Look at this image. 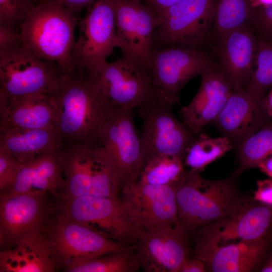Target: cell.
I'll use <instances>...</instances> for the list:
<instances>
[{"label":"cell","instance_id":"obj_31","mask_svg":"<svg viewBox=\"0 0 272 272\" xmlns=\"http://www.w3.org/2000/svg\"><path fill=\"white\" fill-rule=\"evenodd\" d=\"M257 40L252 70L244 89L263 99L267 90L272 88V43L257 36Z\"/></svg>","mask_w":272,"mask_h":272},{"label":"cell","instance_id":"obj_28","mask_svg":"<svg viewBox=\"0 0 272 272\" xmlns=\"http://www.w3.org/2000/svg\"><path fill=\"white\" fill-rule=\"evenodd\" d=\"M234 149L224 136L213 138L199 133L187 150L184 159L191 170L201 172L212 162Z\"/></svg>","mask_w":272,"mask_h":272},{"label":"cell","instance_id":"obj_12","mask_svg":"<svg viewBox=\"0 0 272 272\" xmlns=\"http://www.w3.org/2000/svg\"><path fill=\"white\" fill-rule=\"evenodd\" d=\"M79 37L72 54L74 68L89 71L106 62L116 47L113 0H96L78 23Z\"/></svg>","mask_w":272,"mask_h":272},{"label":"cell","instance_id":"obj_38","mask_svg":"<svg viewBox=\"0 0 272 272\" xmlns=\"http://www.w3.org/2000/svg\"><path fill=\"white\" fill-rule=\"evenodd\" d=\"M20 33L15 28L0 26V49L11 46L21 42Z\"/></svg>","mask_w":272,"mask_h":272},{"label":"cell","instance_id":"obj_11","mask_svg":"<svg viewBox=\"0 0 272 272\" xmlns=\"http://www.w3.org/2000/svg\"><path fill=\"white\" fill-rule=\"evenodd\" d=\"M86 72L114 106L138 108L155 93L148 66L124 54L115 61H106Z\"/></svg>","mask_w":272,"mask_h":272},{"label":"cell","instance_id":"obj_27","mask_svg":"<svg viewBox=\"0 0 272 272\" xmlns=\"http://www.w3.org/2000/svg\"><path fill=\"white\" fill-rule=\"evenodd\" d=\"M251 9L250 0H215L213 45L249 24Z\"/></svg>","mask_w":272,"mask_h":272},{"label":"cell","instance_id":"obj_22","mask_svg":"<svg viewBox=\"0 0 272 272\" xmlns=\"http://www.w3.org/2000/svg\"><path fill=\"white\" fill-rule=\"evenodd\" d=\"M57 109L48 94L0 95V127L22 129L56 128Z\"/></svg>","mask_w":272,"mask_h":272},{"label":"cell","instance_id":"obj_18","mask_svg":"<svg viewBox=\"0 0 272 272\" xmlns=\"http://www.w3.org/2000/svg\"><path fill=\"white\" fill-rule=\"evenodd\" d=\"M46 194L0 195V243L9 249L24 239L42 232Z\"/></svg>","mask_w":272,"mask_h":272},{"label":"cell","instance_id":"obj_17","mask_svg":"<svg viewBox=\"0 0 272 272\" xmlns=\"http://www.w3.org/2000/svg\"><path fill=\"white\" fill-rule=\"evenodd\" d=\"M188 236L170 226L140 231L134 252L141 268L146 272H179L189 258Z\"/></svg>","mask_w":272,"mask_h":272},{"label":"cell","instance_id":"obj_14","mask_svg":"<svg viewBox=\"0 0 272 272\" xmlns=\"http://www.w3.org/2000/svg\"><path fill=\"white\" fill-rule=\"evenodd\" d=\"M132 110L114 106L101 133V145L113 162L122 187L137 181L144 166Z\"/></svg>","mask_w":272,"mask_h":272},{"label":"cell","instance_id":"obj_26","mask_svg":"<svg viewBox=\"0 0 272 272\" xmlns=\"http://www.w3.org/2000/svg\"><path fill=\"white\" fill-rule=\"evenodd\" d=\"M61 146L56 128L22 129L0 127V150L22 164L43 154L58 150Z\"/></svg>","mask_w":272,"mask_h":272},{"label":"cell","instance_id":"obj_21","mask_svg":"<svg viewBox=\"0 0 272 272\" xmlns=\"http://www.w3.org/2000/svg\"><path fill=\"white\" fill-rule=\"evenodd\" d=\"M201 76V84L196 94L179 112L182 121L196 133L214 122L234 91L215 65Z\"/></svg>","mask_w":272,"mask_h":272},{"label":"cell","instance_id":"obj_19","mask_svg":"<svg viewBox=\"0 0 272 272\" xmlns=\"http://www.w3.org/2000/svg\"><path fill=\"white\" fill-rule=\"evenodd\" d=\"M271 120L264 98L258 99L243 89L233 91L213 123L237 150L244 140Z\"/></svg>","mask_w":272,"mask_h":272},{"label":"cell","instance_id":"obj_36","mask_svg":"<svg viewBox=\"0 0 272 272\" xmlns=\"http://www.w3.org/2000/svg\"><path fill=\"white\" fill-rule=\"evenodd\" d=\"M253 200L272 207V179L257 181V188L254 192Z\"/></svg>","mask_w":272,"mask_h":272},{"label":"cell","instance_id":"obj_30","mask_svg":"<svg viewBox=\"0 0 272 272\" xmlns=\"http://www.w3.org/2000/svg\"><path fill=\"white\" fill-rule=\"evenodd\" d=\"M239 165L236 174L257 167L259 163L272 155V120L249 136L237 150Z\"/></svg>","mask_w":272,"mask_h":272},{"label":"cell","instance_id":"obj_43","mask_svg":"<svg viewBox=\"0 0 272 272\" xmlns=\"http://www.w3.org/2000/svg\"><path fill=\"white\" fill-rule=\"evenodd\" d=\"M252 7L266 6L272 5V0H250Z\"/></svg>","mask_w":272,"mask_h":272},{"label":"cell","instance_id":"obj_7","mask_svg":"<svg viewBox=\"0 0 272 272\" xmlns=\"http://www.w3.org/2000/svg\"><path fill=\"white\" fill-rule=\"evenodd\" d=\"M64 73L56 63L40 59L22 41L0 49V95L50 94Z\"/></svg>","mask_w":272,"mask_h":272},{"label":"cell","instance_id":"obj_2","mask_svg":"<svg viewBox=\"0 0 272 272\" xmlns=\"http://www.w3.org/2000/svg\"><path fill=\"white\" fill-rule=\"evenodd\" d=\"M78 17L52 2L40 1L20 26L23 44L37 57L57 64L64 73L73 70L72 54L76 41Z\"/></svg>","mask_w":272,"mask_h":272},{"label":"cell","instance_id":"obj_10","mask_svg":"<svg viewBox=\"0 0 272 272\" xmlns=\"http://www.w3.org/2000/svg\"><path fill=\"white\" fill-rule=\"evenodd\" d=\"M61 199L59 215L123 244L135 245L140 231L129 220L120 198L84 196Z\"/></svg>","mask_w":272,"mask_h":272},{"label":"cell","instance_id":"obj_29","mask_svg":"<svg viewBox=\"0 0 272 272\" xmlns=\"http://www.w3.org/2000/svg\"><path fill=\"white\" fill-rule=\"evenodd\" d=\"M183 161L171 155L156 157L145 163L138 181L152 185H173L179 181L185 173Z\"/></svg>","mask_w":272,"mask_h":272},{"label":"cell","instance_id":"obj_42","mask_svg":"<svg viewBox=\"0 0 272 272\" xmlns=\"http://www.w3.org/2000/svg\"><path fill=\"white\" fill-rule=\"evenodd\" d=\"M264 104L269 116L272 118V88L264 97Z\"/></svg>","mask_w":272,"mask_h":272},{"label":"cell","instance_id":"obj_39","mask_svg":"<svg viewBox=\"0 0 272 272\" xmlns=\"http://www.w3.org/2000/svg\"><path fill=\"white\" fill-rule=\"evenodd\" d=\"M160 17L165 11L180 0H139Z\"/></svg>","mask_w":272,"mask_h":272},{"label":"cell","instance_id":"obj_32","mask_svg":"<svg viewBox=\"0 0 272 272\" xmlns=\"http://www.w3.org/2000/svg\"><path fill=\"white\" fill-rule=\"evenodd\" d=\"M135 247L95 257L65 269L68 272H134L141 268Z\"/></svg>","mask_w":272,"mask_h":272},{"label":"cell","instance_id":"obj_8","mask_svg":"<svg viewBox=\"0 0 272 272\" xmlns=\"http://www.w3.org/2000/svg\"><path fill=\"white\" fill-rule=\"evenodd\" d=\"M271 225L272 207L244 201L227 216L192 233L195 238L194 257L227 244L259 240L268 234Z\"/></svg>","mask_w":272,"mask_h":272},{"label":"cell","instance_id":"obj_13","mask_svg":"<svg viewBox=\"0 0 272 272\" xmlns=\"http://www.w3.org/2000/svg\"><path fill=\"white\" fill-rule=\"evenodd\" d=\"M56 265L65 269L85 260L134 248L58 215L47 238Z\"/></svg>","mask_w":272,"mask_h":272},{"label":"cell","instance_id":"obj_16","mask_svg":"<svg viewBox=\"0 0 272 272\" xmlns=\"http://www.w3.org/2000/svg\"><path fill=\"white\" fill-rule=\"evenodd\" d=\"M113 1L116 47L148 66L153 35L162 19L139 0Z\"/></svg>","mask_w":272,"mask_h":272},{"label":"cell","instance_id":"obj_4","mask_svg":"<svg viewBox=\"0 0 272 272\" xmlns=\"http://www.w3.org/2000/svg\"><path fill=\"white\" fill-rule=\"evenodd\" d=\"M58 155L64 180L61 198H119L122 185L113 162L102 146L64 145Z\"/></svg>","mask_w":272,"mask_h":272},{"label":"cell","instance_id":"obj_41","mask_svg":"<svg viewBox=\"0 0 272 272\" xmlns=\"http://www.w3.org/2000/svg\"><path fill=\"white\" fill-rule=\"evenodd\" d=\"M257 167L272 179V155L261 161Z\"/></svg>","mask_w":272,"mask_h":272},{"label":"cell","instance_id":"obj_5","mask_svg":"<svg viewBox=\"0 0 272 272\" xmlns=\"http://www.w3.org/2000/svg\"><path fill=\"white\" fill-rule=\"evenodd\" d=\"M215 0H180L161 15L152 50L180 47L210 51L213 45Z\"/></svg>","mask_w":272,"mask_h":272},{"label":"cell","instance_id":"obj_20","mask_svg":"<svg viewBox=\"0 0 272 272\" xmlns=\"http://www.w3.org/2000/svg\"><path fill=\"white\" fill-rule=\"evenodd\" d=\"M257 41L249 23L217 41L211 48L215 66L226 78L234 91L244 89L248 80Z\"/></svg>","mask_w":272,"mask_h":272},{"label":"cell","instance_id":"obj_45","mask_svg":"<svg viewBox=\"0 0 272 272\" xmlns=\"http://www.w3.org/2000/svg\"><path fill=\"white\" fill-rule=\"evenodd\" d=\"M30 1L34 5L35 4L36 0H30Z\"/></svg>","mask_w":272,"mask_h":272},{"label":"cell","instance_id":"obj_3","mask_svg":"<svg viewBox=\"0 0 272 272\" xmlns=\"http://www.w3.org/2000/svg\"><path fill=\"white\" fill-rule=\"evenodd\" d=\"M174 186L179 226L188 235L227 216L244 201L229 179L207 180L192 170Z\"/></svg>","mask_w":272,"mask_h":272},{"label":"cell","instance_id":"obj_33","mask_svg":"<svg viewBox=\"0 0 272 272\" xmlns=\"http://www.w3.org/2000/svg\"><path fill=\"white\" fill-rule=\"evenodd\" d=\"M34 5L30 0H0V26H20Z\"/></svg>","mask_w":272,"mask_h":272},{"label":"cell","instance_id":"obj_35","mask_svg":"<svg viewBox=\"0 0 272 272\" xmlns=\"http://www.w3.org/2000/svg\"><path fill=\"white\" fill-rule=\"evenodd\" d=\"M22 164L12 155L0 150V191L12 181Z\"/></svg>","mask_w":272,"mask_h":272},{"label":"cell","instance_id":"obj_44","mask_svg":"<svg viewBox=\"0 0 272 272\" xmlns=\"http://www.w3.org/2000/svg\"><path fill=\"white\" fill-rule=\"evenodd\" d=\"M262 272H272V255L261 268Z\"/></svg>","mask_w":272,"mask_h":272},{"label":"cell","instance_id":"obj_37","mask_svg":"<svg viewBox=\"0 0 272 272\" xmlns=\"http://www.w3.org/2000/svg\"><path fill=\"white\" fill-rule=\"evenodd\" d=\"M96 0H36V3L40 1H46L55 3L68 10L76 16L87 6H90Z\"/></svg>","mask_w":272,"mask_h":272},{"label":"cell","instance_id":"obj_6","mask_svg":"<svg viewBox=\"0 0 272 272\" xmlns=\"http://www.w3.org/2000/svg\"><path fill=\"white\" fill-rule=\"evenodd\" d=\"M173 105L155 93L138 108L143 121L140 136L144 165L163 155L184 160L188 149L198 134L176 117Z\"/></svg>","mask_w":272,"mask_h":272},{"label":"cell","instance_id":"obj_9","mask_svg":"<svg viewBox=\"0 0 272 272\" xmlns=\"http://www.w3.org/2000/svg\"><path fill=\"white\" fill-rule=\"evenodd\" d=\"M214 65L211 51L170 47L152 50L148 67L155 93L174 105L185 85Z\"/></svg>","mask_w":272,"mask_h":272},{"label":"cell","instance_id":"obj_34","mask_svg":"<svg viewBox=\"0 0 272 272\" xmlns=\"http://www.w3.org/2000/svg\"><path fill=\"white\" fill-rule=\"evenodd\" d=\"M249 22L257 37L272 43V5L251 7Z\"/></svg>","mask_w":272,"mask_h":272},{"label":"cell","instance_id":"obj_25","mask_svg":"<svg viewBox=\"0 0 272 272\" xmlns=\"http://www.w3.org/2000/svg\"><path fill=\"white\" fill-rule=\"evenodd\" d=\"M57 266L42 232L0 252L1 272H51Z\"/></svg>","mask_w":272,"mask_h":272},{"label":"cell","instance_id":"obj_40","mask_svg":"<svg viewBox=\"0 0 272 272\" xmlns=\"http://www.w3.org/2000/svg\"><path fill=\"white\" fill-rule=\"evenodd\" d=\"M206 271L204 263L196 258H188L181 266L179 272H204Z\"/></svg>","mask_w":272,"mask_h":272},{"label":"cell","instance_id":"obj_23","mask_svg":"<svg viewBox=\"0 0 272 272\" xmlns=\"http://www.w3.org/2000/svg\"><path fill=\"white\" fill-rule=\"evenodd\" d=\"M58 150L43 154L22 164L12 181L1 191V195L60 193L64 180Z\"/></svg>","mask_w":272,"mask_h":272},{"label":"cell","instance_id":"obj_15","mask_svg":"<svg viewBox=\"0 0 272 272\" xmlns=\"http://www.w3.org/2000/svg\"><path fill=\"white\" fill-rule=\"evenodd\" d=\"M121 191L128 218L140 231L165 226L180 228L174 184L152 185L137 180L124 185Z\"/></svg>","mask_w":272,"mask_h":272},{"label":"cell","instance_id":"obj_1","mask_svg":"<svg viewBox=\"0 0 272 272\" xmlns=\"http://www.w3.org/2000/svg\"><path fill=\"white\" fill-rule=\"evenodd\" d=\"M50 95L57 107L62 146H101V131L114 105L86 71L74 68L64 73Z\"/></svg>","mask_w":272,"mask_h":272},{"label":"cell","instance_id":"obj_24","mask_svg":"<svg viewBox=\"0 0 272 272\" xmlns=\"http://www.w3.org/2000/svg\"><path fill=\"white\" fill-rule=\"evenodd\" d=\"M267 234L254 241H241L217 247L198 259L214 272H244L253 269L264 255Z\"/></svg>","mask_w":272,"mask_h":272}]
</instances>
